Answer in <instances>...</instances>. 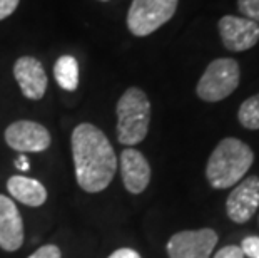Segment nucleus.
<instances>
[{"label":"nucleus","instance_id":"nucleus-1","mask_svg":"<svg viewBox=\"0 0 259 258\" xmlns=\"http://www.w3.org/2000/svg\"><path fill=\"white\" fill-rule=\"evenodd\" d=\"M70 150L79 188L89 195L109 188L117 173L119 159L104 131L92 123L77 124L70 136Z\"/></svg>","mask_w":259,"mask_h":258},{"label":"nucleus","instance_id":"nucleus-2","mask_svg":"<svg viewBox=\"0 0 259 258\" xmlns=\"http://www.w3.org/2000/svg\"><path fill=\"white\" fill-rule=\"evenodd\" d=\"M254 164V151L238 138H224L218 142L206 164V179L214 190H229L246 178Z\"/></svg>","mask_w":259,"mask_h":258},{"label":"nucleus","instance_id":"nucleus-3","mask_svg":"<svg viewBox=\"0 0 259 258\" xmlns=\"http://www.w3.org/2000/svg\"><path fill=\"white\" fill-rule=\"evenodd\" d=\"M117 141L122 146L134 148L146 139L151 124V101L139 87H129L119 97L117 106Z\"/></svg>","mask_w":259,"mask_h":258},{"label":"nucleus","instance_id":"nucleus-4","mask_svg":"<svg viewBox=\"0 0 259 258\" xmlns=\"http://www.w3.org/2000/svg\"><path fill=\"white\" fill-rule=\"evenodd\" d=\"M241 82L239 62L233 57L214 59L197 81L196 94L204 102H219L229 97Z\"/></svg>","mask_w":259,"mask_h":258},{"label":"nucleus","instance_id":"nucleus-5","mask_svg":"<svg viewBox=\"0 0 259 258\" xmlns=\"http://www.w3.org/2000/svg\"><path fill=\"white\" fill-rule=\"evenodd\" d=\"M179 0H132L127 29L132 35L146 37L174 17Z\"/></svg>","mask_w":259,"mask_h":258},{"label":"nucleus","instance_id":"nucleus-6","mask_svg":"<svg viewBox=\"0 0 259 258\" xmlns=\"http://www.w3.org/2000/svg\"><path fill=\"white\" fill-rule=\"evenodd\" d=\"M219 241V235L212 228L181 230L166 243L169 258H211Z\"/></svg>","mask_w":259,"mask_h":258},{"label":"nucleus","instance_id":"nucleus-7","mask_svg":"<svg viewBox=\"0 0 259 258\" xmlns=\"http://www.w3.org/2000/svg\"><path fill=\"white\" fill-rule=\"evenodd\" d=\"M5 142L10 150L17 153H44L49 150L52 138L49 129L40 123L29 119H20L9 124L4 133Z\"/></svg>","mask_w":259,"mask_h":258},{"label":"nucleus","instance_id":"nucleus-8","mask_svg":"<svg viewBox=\"0 0 259 258\" xmlns=\"http://www.w3.org/2000/svg\"><path fill=\"white\" fill-rule=\"evenodd\" d=\"M259 208V176L242 178L226 200V215L233 223H247Z\"/></svg>","mask_w":259,"mask_h":258},{"label":"nucleus","instance_id":"nucleus-9","mask_svg":"<svg viewBox=\"0 0 259 258\" xmlns=\"http://www.w3.org/2000/svg\"><path fill=\"white\" fill-rule=\"evenodd\" d=\"M223 46L229 52L249 51L259 42V24L246 17L224 15L218 24Z\"/></svg>","mask_w":259,"mask_h":258},{"label":"nucleus","instance_id":"nucleus-10","mask_svg":"<svg viewBox=\"0 0 259 258\" xmlns=\"http://www.w3.org/2000/svg\"><path fill=\"white\" fill-rule=\"evenodd\" d=\"M119 168L125 191L131 195L144 193L152 178V169L147 158L136 148H125L120 153Z\"/></svg>","mask_w":259,"mask_h":258},{"label":"nucleus","instance_id":"nucleus-11","mask_svg":"<svg viewBox=\"0 0 259 258\" xmlns=\"http://www.w3.org/2000/svg\"><path fill=\"white\" fill-rule=\"evenodd\" d=\"M14 78L27 99L40 101L46 96L49 78L38 59L32 56L19 57L14 64Z\"/></svg>","mask_w":259,"mask_h":258},{"label":"nucleus","instance_id":"nucleus-12","mask_svg":"<svg viewBox=\"0 0 259 258\" xmlns=\"http://www.w3.org/2000/svg\"><path fill=\"white\" fill-rule=\"evenodd\" d=\"M24 240V219L17 205L10 196L0 195V248L14 253L22 248Z\"/></svg>","mask_w":259,"mask_h":258},{"label":"nucleus","instance_id":"nucleus-13","mask_svg":"<svg viewBox=\"0 0 259 258\" xmlns=\"http://www.w3.org/2000/svg\"><path fill=\"white\" fill-rule=\"evenodd\" d=\"M7 191L14 201H19L30 208L46 205L49 198L47 188L42 181L25 176V174H12L7 179Z\"/></svg>","mask_w":259,"mask_h":258},{"label":"nucleus","instance_id":"nucleus-14","mask_svg":"<svg viewBox=\"0 0 259 258\" xmlns=\"http://www.w3.org/2000/svg\"><path fill=\"white\" fill-rule=\"evenodd\" d=\"M54 78L64 91L74 92L79 87V62L72 56H60L54 64Z\"/></svg>","mask_w":259,"mask_h":258},{"label":"nucleus","instance_id":"nucleus-15","mask_svg":"<svg viewBox=\"0 0 259 258\" xmlns=\"http://www.w3.org/2000/svg\"><path fill=\"white\" fill-rule=\"evenodd\" d=\"M238 121L242 128L249 131L259 129V94L247 97L239 106L238 111Z\"/></svg>","mask_w":259,"mask_h":258},{"label":"nucleus","instance_id":"nucleus-16","mask_svg":"<svg viewBox=\"0 0 259 258\" xmlns=\"http://www.w3.org/2000/svg\"><path fill=\"white\" fill-rule=\"evenodd\" d=\"M238 9L242 17L259 24V0H238Z\"/></svg>","mask_w":259,"mask_h":258},{"label":"nucleus","instance_id":"nucleus-17","mask_svg":"<svg viewBox=\"0 0 259 258\" xmlns=\"http://www.w3.org/2000/svg\"><path fill=\"white\" fill-rule=\"evenodd\" d=\"M239 246L246 258H259V237H256V235H249V237L242 238Z\"/></svg>","mask_w":259,"mask_h":258},{"label":"nucleus","instance_id":"nucleus-18","mask_svg":"<svg viewBox=\"0 0 259 258\" xmlns=\"http://www.w3.org/2000/svg\"><path fill=\"white\" fill-rule=\"evenodd\" d=\"M27 258H62V250H60L57 245L47 243V245L38 246L34 253H30Z\"/></svg>","mask_w":259,"mask_h":258},{"label":"nucleus","instance_id":"nucleus-19","mask_svg":"<svg viewBox=\"0 0 259 258\" xmlns=\"http://www.w3.org/2000/svg\"><path fill=\"white\" fill-rule=\"evenodd\" d=\"M211 258H246L239 245H226L219 248Z\"/></svg>","mask_w":259,"mask_h":258},{"label":"nucleus","instance_id":"nucleus-20","mask_svg":"<svg viewBox=\"0 0 259 258\" xmlns=\"http://www.w3.org/2000/svg\"><path fill=\"white\" fill-rule=\"evenodd\" d=\"M19 2L20 0H0V20L12 15L15 12V9L19 7Z\"/></svg>","mask_w":259,"mask_h":258},{"label":"nucleus","instance_id":"nucleus-21","mask_svg":"<svg viewBox=\"0 0 259 258\" xmlns=\"http://www.w3.org/2000/svg\"><path fill=\"white\" fill-rule=\"evenodd\" d=\"M107 258H142V256L139 251L131 248V246H122V248L114 250Z\"/></svg>","mask_w":259,"mask_h":258},{"label":"nucleus","instance_id":"nucleus-22","mask_svg":"<svg viewBox=\"0 0 259 258\" xmlns=\"http://www.w3.org/2000/svg\"><path fill=\"white\" fill-rule=\"evenodd\" d=\"M14 166L15 169H19V171L25 173L30 169V163H29V158H27L24 153H19V156L14 159Z\"/></svg>","mask_w":259,"mask_h":258},{"label":"nucleus","instance_id":"nucleus-23","mask_svg":"<svg viewBox=\"0 0 259 258\" xmlns=\"http://www.w3.org/2000/svg\"><path fill=\"white\" fill-rule=\"evenodd\" d=\"M101 2H109V0H101Z\"/></svg>","mask_w":259,"mask_h":258}]
</instances>
